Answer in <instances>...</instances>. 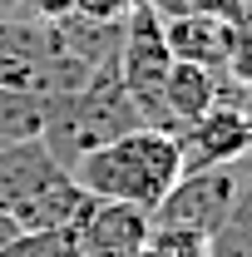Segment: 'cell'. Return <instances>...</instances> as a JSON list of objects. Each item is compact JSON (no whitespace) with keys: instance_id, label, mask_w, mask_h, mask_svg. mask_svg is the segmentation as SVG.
Wrapping results in <instances>:
<instances>
[{"instance_id":"1","label":"cell","mask_w":252,"mask_h":257,"mask_svg":"<svg viewBox=\"0 0 252 257\" xmlns=\"http://www.w3.org/2000/svg\"><path fill=\"white\" fill-rule=\"evenodd\" d=\"M64 173L99 203H129V208L154 213L168 198V188L183 178V163H178V139L173 134L129 128L119 139L99 144L94 154L74 159Z\"/></svg>"},{"instance_id":"2","label":"cell","mask_w":252,"mask_h":257,"mask_svg":"<svg viewBox=\"0 0 252 257\" xmlns=\"http://www.w3.org/2000/svg\"><path fill=\"white\" fill-rule=\"evenodd\" d=\"M129 128H144V124H139V109L129 104L124 84H119V69L104 64V69H94V79H89L84 89L45 99L40 144L69 168L74 159L94 154L99 144L119 139V134H129Z\"/></svg>"},{"instance_id":"3","label":"cell","mask_w":252,"mask_h":257,"mask_svg":"<svg viewBox=\"0 0 252 257\" xmlns=\"http://www.w3.org/2000/svg\"><path fill=\"white\" fill-rule=\"evenodd\" d=\"M168 45H163V20L149 0H134L124 10V25H119V55H114V69H119V84H124L129 104L139 109V124L144 128H163L168 134V119H163V79H168Z\"/></svg>"},{"instance_id":"4","label":"cell","mask_w":252,"mask_h":257,"mask_svg":"<svg viewBox=\"0 0 252 257\" xmlns=\"http://www.w3.org/2000/svg\"><path fill=\"white\" fill-rule=\"evenodd\" d=\"M252 188V159L227 163V168H203V173H183L168 198L149 213L154 227H183V232H198L208 237L213 227L227 218V208Z\"/></svg>"},{"instance_id":"5","label":"cell","mask_w":252,"mask_h":257,"mask_svg":"<svg viewBox=\"0 0 252 257\" xmlns=\"http://www.w3.org/2000/svg\"><path fill=\"white\" fill-rule=\"evenodd\" d=\"M178 139V163L183 173H203V168H227V163L252 159V114L237 104H213L203 119L173 134Z\"/></svg>"},{"instance_id":"6","label":"cell","mask_w":252,"mask_h":257,"mask_svg":"<svg viewBox=\"0 0 252 257\" xmlns=\"http://www.w3.org/2000/svg\"><path fill=\"white\" fill-rule=\"evenodd\" d=\"M149 213L129 208V203H99L89 208V218L74 227V252L79 257H139L149 242Z\"/></svg>"},{"instance_id":"7","label":"cell","mask_w":252,"mask_h":257,"mask_svg":"<svg viewBox=\"0 0 252 257\" xmlns=\"http://www.w3.org/2000/svg\"><path fill=\"white\" fill-rule=\"evenodd\" d=\"M89 208H94V198L79 188L69 173H60L55 183H45V188L25 198L10 218L20 232H55V237H74V227L89 218Z\"/></svg>"},{"instance_id":"8","label":"cell","mask_w":252,"mask_h":257,"mask_svg":"<svg viewBox=\"0 0 252 257\" xmlns=\"http://www.w3.org/2000/svg\"><path fill=\"white\" fill-rule=\"evenodd\" d=\"M163 45L168 55L183 64H203L222 74L227 69V15H208V10H183L163 20Z\"/></svg>"},{"instance_id":"9","label":"cell","mask_w":252,"mask_h":257,"mask_svg":"<svg viewBox=\"0 0 252 257\" xmlns=\"http://www.w3.org/2000/svg\"><path fill=\"white\" fill-rule=\"evenodd\" d=\"M64 173V163L40 144V139H25V144H5L0 149V213H15L25 198L55 183Z\"/></svg>"},{"instance_id":"10","label":"cell","mask_w":252,"mask_h":257,"mask_svg":"<svg viewBox=\"0 0 252 257\" xmlns=\"http://www.w3.org/2000/svg\"><path fill=\"white\" fill-rule=\"evenodd\" d=\"M218 79L222 74L203 69V64H183V60L168 64V79H163V119H168V134L188 128L193 119H203L218 104Z\"/></svg>"},{"instance_id":"11","label":"cell","mask_w":252,"mask_h":257,"mask_svg":"<svg viewBox=\"0 0 252 257\" xmlns=\"http://www.w3.org/2000/svg\"><path fill=\"white\" fill-rule=\"evenodd\" d=\"M203 257H252V188L227 208L208 237H203Z\"/></svg>"},{"instance_id":"12","label":"cell","mask_w":252,"mask_h":257,"mask_svg":"<svg viewBox=\"0 0 252 257\" xmlns=\"http://www.w3.org/2000/svg\"><path fill=\"white\" fill-rule=\"evenodd\" d=\"M40 128H45V99L0 89V149H5V144L40 139Z\"/></svg>"},{"instance_id":"13","label":"cell","mask_w":252,"mask_h":257,"mask_svg":"<svg viewBox=\"0 0 252 257\" xmlns=\"http://www.w3.org/2000/svg\"><path fill=\"white\" fill-rule=\"evenodd\" d=\"M222 79L252 84V0H237L227 15V69Z\"/></svg>"},{"instance_id":"14","label":"cell","mask_w":252,"mask_h":257,"mask_svg":"<svg viewBox=\"0 0 252 257\" xmlns=\"http://www.w3.org/2000/svg\"><path fill=\"white\" fill-rule=\"evenodd\" d=\"M139 257H203V237L183 227H149V242Z\"/></svg>"},{"instance_id":"15","label":"cell","mask_w":252,"mask_h":257,"mask_svg":"<svg viewBox=\"0 0 252 257\" xmlns=\"http://www.w3.org/2000/svg\"><path fill=\"white\" fill-rule=\"evenodd\" d=\"M0 257H79V252L69 237H55V232H20L0 247Z\"/></svg>"},{"instance_id":"16","label":"cell","mask_w":252,"mask_h":257,"mask_svg":"<svg viewBox=\"0 0 252 257\" xmlns=\"http://www.w3.org/2000/svg\"><path fill=\"white\" fill-rule=\"evenodd\" d=\"M10 237H20V227H15V218H10V213H0V247H5Z\"/></svg>"}]
</instances>
